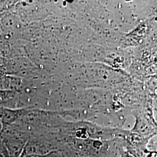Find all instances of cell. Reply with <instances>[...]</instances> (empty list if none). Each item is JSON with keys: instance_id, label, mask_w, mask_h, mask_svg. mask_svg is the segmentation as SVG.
Instances as JSON below:
<instances>
[{"instance_id": "7a4b0ae2", "label": "cell", "mask_w": 157, "mask_h": 157, "mask_svg": "<svg viewBox=\"0 0 157 157\" xmlns=\"http://www.w3.org/2000/svg\"><path fill=\"white\" fill-rule=\"evenodd\" d=\"M40 157H61L60 152L56 151H52L48 152L45 153L44 154L40 155Z\"/></svg>"}, {"instance_id": "6da1fadb", "label": "cell", "mask_w": 157, "mask_h": 157, "mask_svg": "<svg viewBox=\"0 0 157 157\" xmlns=\"http://www.w3.org/2000/svg\"><path fill=\"white\" fill-rule=\"evenodd\" d=\"M25 109H12L0 107V119L2 124H10L15 122L18 118H20Z\"/></svg>"}, {"instance_id": "277c9868", "label": "cell", "mask_w": 157, "mask_h": 157, "mask_svg": "<svg viewBox=\"0 0 157 157\" xmlns=\"http://www.w3.org/2000/svg\"><path fill=\"white\" fill-rule=\"evenodd\" d=\"M2 128H3V124H2L1 121V119H0V133L2 132Z\"/></svg>"}, {"instance_id": "3957f363", "label": "cell", "mask_w": 157, "mask_h": 157, "mask_svg": "<svg viewBox=\"0 0 157 157\" xmlns=\"http://www.w3.org/2000/svg\"><path fill=\"white\" fill-rule=\"evenodd\" d=\"M21 157H40V155H34V154H31V155H24Z\"/></svg>"}, {"instance_id": "5b68a950", "label": "cell", "mask_w": 157, "mask_h": 157, "mask_svg": "<svg viewBox=\"0 0 157 157\" xmlns=\"http://www.w3.org/2000/svg\"><path fill=\"white\" fill-rule=\"evenodd\" d=\"M151 157H157V154H156V153L152 154Z\"/></svg>"}, {"instance_id": "8992f818", "label": "cell", "mask_w": 157, "mask_h": 157, "mask_svg": "<svg viewBox=\"0 0 157 157\" xmlns=\"http://www.w3.org/2000/svg\"><path fill=\"white\" fill-rule=\"evenodd\" d=\"M0 157H4V156L2 155V154L0 152Z\"/></svg>"}]
</instances>
